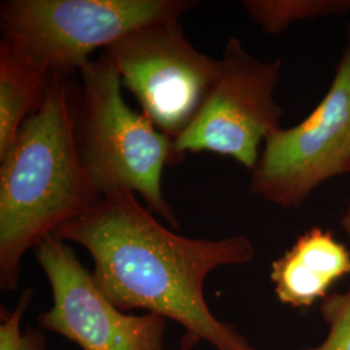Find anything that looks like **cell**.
<instances>
[{"label":"cell","mask_w":350,"mask_h":350,"mask_svg":"<svg viewBox=\"0 0 350 350\" xmlns=\"http://www.w3.org/2000/svg\"><path fill=\"white\" fill-rule=\"evenodd\" d=\"M53 235L88 250L94 282L117 309L146 310L182 325L185 349L206 341L215 350H257L234 325L214 317L204 293L213 270L254 258L248 237L185 238L165 227L127 189L103 196Z\"/></svg>","instance_id":"1"},{"label":"cell","mask_w":350,"mask_h":350,"mask_svg":"<svg viewBox=\"0 0 350 350\" xmlns=\"http://www.w3.org/2000/svg\"><path fill=\"white\" fill-rule=\"evenodd\" d=\"M78 88L51 77L40 107L0 157V287L20 282L26 252L100 200L75 134Z\"/></svg>","instance_id":"2"},{"label":"cell","mask_w":350,"mask_h":350,"mask_svg":"<svg viewBox=\"0 0 350 350\" xmlns=\"http://www.w3.org/2000/svg\"><path fill=\"white\" fill-rule=\"evenodd\" d=\"M79 75L77 144L98 193L103 198L120 189L131 191L150 212L178 230L163 191V167L176 163L173 139L126 104L121 78L104 52Z\"/></svg>","instance_id":"3"},{"label":"cell","mask_w":350,"mask_h":350,"mask_svg":"<svg viewBox=\"0 0 350 350\" xmlns=\"http://www.w3.org/2000/svg\"><path fill=\"white\" fill-rule=\"evenodd\" d=\"M191 0H7L0 29L50 77L72 78L92 52L140 27L179 20Z\"/></svg>","instance_id":"4"},{"label":"cell","mask_w":350,"mask_h":350,"mask_svg":"<svg viewBox=\"0 0 350 350\" xmlns=\"http://www.w3.org/2000/svg\"><path fill=\"white\" fill-rule=\"evenodd\" d=\"M219 75L187 129L173 140L175 160L209 152L254 169L260 147L282 127V107L275 101L282 60L262 62L230 38L219 59Z\"/></svg>","instance_id":"5"},{"label":"cell","mask_w":350,"mask_h":350,"mask_svg":"<svg viewBox=\"0 0 350 350\" xmlns=\"http://www.w3.org/2000/svg\"><path fill=\"white\" fill-rule=\"evenodd\" d=\"M250 173V192L280 208H299L319 186L350 173V25L323 99L299 125L269 134Z\"/></svg>","instance_id":"6"},{"label":"cell","mask_w":350,"mask_h":350,"mask_svg":"<svg viewBox=\"0 0 350 350\" xmlns=\"http://www.w3.org/2000/svg\"><path fill=\"white\" fill-rule=\"evenodd\" d=\"M103 52L142 113L173 140L193 120L221 66L189 43L179 20L140 27Z\"/></svg>","instance_id":"7"},{"label":"cell","mask_w":350,"mask_h":350,"mask_svg":"<svg viewBox=\"0 0 350 350\" xmlns=\"http://www.w3.org/2000/svg\"><path fill=\"white\" fill-rule=\"evenodd\" d=\"M50 283L53 305L38 323L75 342L82 350H166L167 319L117 309L75 256L73 247L50 235L34 248Z\"/></svg>","instance_id":"8"},{"label":"cell","mask_w":350,"mask_h":350,"mask_svg":"<svg viewBox=\"0 0 350 350\" xmlns=\"http://www.w3.org/2000/svg\"><path fill=\"white\" fill-rule=\"evenodd\" d=\"M349 274V250L321 227L305 231L271 265L278 299L296 309L325 300L332 284Z\"/></svg>","instance_id":"9"},{"label":"cell","mask_w":350,"mask_h":350,"mask_svg":"<svg viewBox=\"0 0 350 350\" xmlns=\"http://www.w3.org/2000/svg\"><path fill=\"white\" fill-rule=\"evenodd\" d=\"M50 78L27 53L1 37L0 157L10 150L26 120L40 107Z\"/></svg>","instance_id":"10"},{"label":"cell","mask_w":350,"mask_h":350,"mask_svg":"<svg viewBox=\"0 0 350 350\" xmlns=\"http://www.w3.org/2000/svg\"><path fill=\"white\" fill-rule=\"evenodd\" d=\"M244 8L265 33L278 36L296 21L350 12V0H247Z\"/></svg>","instance_id":"11"},{"label":"cell","mask_w":350,"mask_h":350,"mask_svg":"<svg viewBox=\"0 0 350 350\" xmlns=\"http://www.w3.org/2000/svg\"><path fill=\"white\" fill-rule=\"evenodd\" d=\"M31 300V291L26 289L13 310L0 309V350H49L47 341L39 329H21V321Z\"/></svg>","instance_id":"12"},{"label":"cell","mask_w":350,"mask_h":350,"mask_svg":"<svg viewBox=\"0 0 350 350\" xmlns=\"http://www.w3.org/2000/svg\"><path fill=\"white\" fill-rule=\"evenodd\" d=\"M319 310L328 334L318 347L301 350H350V289L329 293L321 302Z\"/></svg>","instance_id":"13"}]
</instances>
